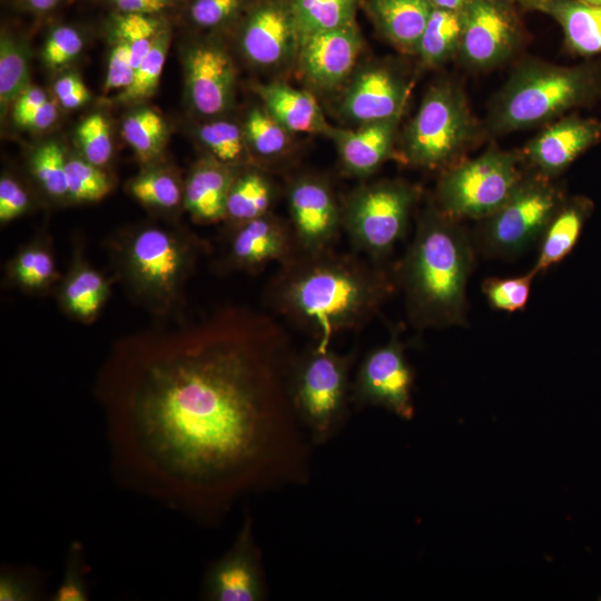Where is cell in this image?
<instances>
[{"instance_id": "cell-56", "label": "cell", "mask_w": 601, "mask_h": 601, "mask_svg": "<svg viewBox=\"0 0 601 601\" xmlns=\"http://www.w3.org/2000/svg\"><path fill=\"white\" fill-rule=\"evenodd\" d=\"M599 600L601 601V597L599 598Z\"/></svg>"}, {"instance_id": "cell-33", "label": "cell", "mask_w": 601, "mask_h": 601, "mask_svg": "<svg viewBox=\"0 0 601 601\" xmlns=\"http://www.w3.org/2000/svg\"><path fill=\"white\" fill-rule=\"evenodd\" d=\"M128 189L146 207L171 211L184 205V188L176 176L161 168L142 171L130 180Z\"/></svg>"}, {"instance_id": "cell-37", "label": "cell", "mask_w": 601, "mask_h": 601, "mask_svg": "<svg viewBox=\"0 0 601 601\" xmlns=\"http://www.w3.org/2000/svg\"><path fill=\"white\" fill-rule=\"evenodd\" d=\"M67 161L57 141L38 146L30 156V170L43 191L53 198H68Z\"/></svg>"}, {"instance_id": "cell-44", "label": "cell", "mask_w": 601, "mask_h": 601, "mask_svg": "<svg viewBox=\"0 0 601 601\" xmlns=\"http://www.w3.org/2000/svg\"><path fill=\"white\" fill-rule=\"evenodd\" d=\"M78 144L83 158L104 167L112 156V141L107 119L101 114L85 118L77 128Z\"/></svg>"}, {"instance_id": "cell-11", "label": "cell", "mask_w": 601, "mask_h": 601, "mask_svg": "<svg viewBox=\"0 0 601 601\" xmlns=\"http://www.w3.org/2000/svg\"><path fill=\"white\" fill-rule=\"evenodd\" d=\"M414 371L407 362L405 345L394 332L384 345L368 352L352 382V403L358 407L377 406L403 420L414 416Z\"/></svg>"}, {"instance_id": "cell-3", "label": "cell", "mask_w": 601, "mask_h": 601, "mask_svg": "<svg viewBox=\"0 0 601 601\" xmlns=\"http://www.w3.org/2000/svg\"><path fill=\"white\" fill-rule=\"evenodd\" d=\"M474 248L460 220L437 207L421 216L396 272L408 318L416 328L465 322L466 285L474 265Z\"/></svg>"}, {"instance_id": "cell-42", "label": "cell", "mask_w": 601, "mask_h": 601, "mask_svg": "<svg viewBox=\"0 0 601 601\" xmlns=\"http://www.w3.org/2000/svg\"><path fill=\"white\" fill-rule=\"evenodd\" d=\"M533 269L528 273L508 278L491 277L483 282L482 290L489 304L499 311L516 312L525 307L530 295Z\"/></svg>"}, {"instance_id": "cell-9", "label": "cell", "mask_w": 601, "mask_h": 601, "mask_svg": "<svg viewBox=\"0 0 601 601\" xmlns=\"http://www.w3.org/2000/svg\"><path fill=\"white\" fill-rule=\"evenodd\" d=\"M473 131L462 91L450 82L432 86L403 135V157L415 167L435 169L453 161Z\"/></svg>"}, {"instance_id": "cell-45", "label": "cell", "mask_w": 601, "mask_h": 601, "mask_svg": "<svg viewBox=\"0 0 601 601\" xmlns=\"http://www.w3.org/2000/svg\"><path fill=\"white\" fill-rule=\"evenodd\" d=\"M83 40L80 33L68 26L55 28L43 46L45 62L57 68L73 60L82 50Z\"/></svg>"}, {"instance_id": "cell-4", "label": "cell", "mask_w": 601, "mask_h": 601, "mask_svg": "<svg viewBox=\"0 0 601 601\" xmlns=\"http://www.w3.org/2000/svg\"><path fill=\"white\" fill-rule=\"evenodd\" d=\"M205 248L198 236L156 224L122 230L108 243L117 279L159 319L179 316L185 285Z\"/></svg>"}, {"instance_id": "cell-38", "label": "cell", "mask_w": 601, "mask_h": 601, "mask_svg": "<svg viewBox=\"0 0 601 601\" xmlns=\"http://www.w3.org/2000/svg\"><path fill=\"white\" fill-rule=\"evenodd\" d=\"M170 43V31L162 27L156 40L135 70L131 85L121 91L119 99L124 102H135L149 98L158 87Z\"/></svg>"}, {"instance_id": "cell-43", "label": "cell", "mask_w": 601, "mask_h": 601, "mask_svg": "<svg viewBox=\"0 0 601 601\" xmlns=\"http://www.w3.org/2000/svg\"><path fill=\"white\" fill-rule=\"evenodd\" d=\"M42 573L30 565H4L0 571L1 601H35L45 597Z\"/></svg>"}, {"instance_id": "cell-31", "label": "cell", "mask_w": 601, "mask_h": 601, "mask_svg": "<svg viewBox=\"0 0 601 601\" xmlns=\"http://www.w3.org/2000/svg\"><path fill=\"white\" fill-rule=\"evenodd\" d=\"M361 0H289L299 40L355 21Z\"/></svg>"}, {"instance_id": "cell-25", "label": "cell", "mask_w": 601, "mask_h": 601, "mask_svg": "<svg viewBox=\"0 0 601 601\" xmlns=\"http://www.w3.org/2000/svg\"><path fill=\"white\" fill-rule=\"evenodd\" d=\"M365 4L391 42L402 50L416 52L433 9L427 0H366Z\"/></svg>"}, {"instance_id": "cell-48", "label": "cell", "mask_w": 601, "mask_h": 601, "mask_svg": "<svg viewBox=\"0 0 601 601\" xmlns=\"http://www.w3.org/2000/svg\"><path fill=\"white\" fill-rule=\"evenodd\" d=\"M31 201L22 185L10 176L0 179V221L10 223L30 208Z\"/></svg>"}, {"instance_id": "cell-13", "label": "cell", "mask_w": 601, "mask_h": 601, "mask_svg": "<svg viewBox=\"0 0 601 601\" xmlns=\"http://www.w3.org/2000/svg\"><path fill=\"white\" fill-rule=\"evenodd\" d=\"M289 225L303 254L333 249L343 229L342 204L321 177L303 175L287 186Z\"/></svg>"}, {"instance_id": "cell-54", "label": "cell", "mask_w": 601, "mask_h": 601, "mask_svg": "<svg viewBox=\"0 0 601 601\" xmlns=\"http://www.w3.org/2000/svg\"><path fill=\"white\" fill-rule=\"evenodd\" d=\"M59 0H27L28 4L37 11H48L52 9Z\"/></svg>"}, {"instance_id": "cell-55", "label": "cell", "mask_w": 601, "mask_h": 601, "mask_svg": "<svg viewBox=\"0 0 601 601\" xmlns=\"http://www.w3.org/2000/svg\"><path fill=\"white\" fill-rule=\"evenodd\" d=\"M582 3L601 8V0H578Z\"/></svg>"}, {"instance_id": "cell-7", "label": "cell", "mask_w": 601, "mask_h": 601, "mask_svg": "<svg viewBox=\"0 0 601 601\" xmlns=\"http://www.w3.org/2000/svg\"><path fill=\"white\" fill-rule=\"evenodd\" d=\"M418 190L402 180L355 188L342 204L343 229L354 252L383 264L404 236Z\"/></svg>"}, {"instance_id": "cell-16", "label": "cell", "mask_w": 601, "mask_h": 601, "mask_svg": "<svg viewBox=\"0 0 601 601\" xmlns=\"http://www.w3.org/2000/svg\"><path fill=\"white\" fill-rule=\"evenodd\" d=\"M231 229L223 259L225 269L256 273L298 254L289 223L272 211Z\"/></svg>"}, {"instance_id": "cell-51", "label": "cell", "mask_w": 601, "mask_h": 601, "mask_svg": "<svg viewBox=\"0 0 601 601\" xmlns=\"http://www.w3.org/2000/svg\"><path fill=\"white\" fill-rule=\"evenodd\" d=\"M121 13L154 14L167 9L170 0H111Z\"/></svg>"}, {"instance_id": "cell-47", "label": "cell", "mask_w": 601, "mask_h": 601, "mask_svg": "<svg viewBox=\"0 0 601 601\" xmlns=\"http://www.w3.org/2000/svg\"><path fill=\"white\" fill-rule=\"evenodd\" d=\"M117 40L108 59L105 92L118 89L124 91L131 85L135 77L129 48L122 40Z\"/></svg>"}, {"instance_id": "cell-41", "label": "cell", "mask_w": 601, "mask_h": 601, "mask_svg": "<svg viewBox=\"0 0 601 601\" xmlns=\"http://www.w3.org/2000/svg\"><path fill=\"white\" fill-rule=\"evenodd\" d=\"M88 574L85 546L80 541L75 540L67 549L63 574L57 589L50 595V600L88 601L90 599Z\"/></svg>"}, {"instance_id": "cell-35", "label": "cell", "mask_w": 601, "mask_h": 601, "mask_svg": "<svg viewBox=\"0 0 601 601\" xmlns=\"http://www.w3.org/2000/svg\"><path fill=\"white\" fill-rule=\"evenodd\" d=\"M198 137L210 156L231 167L249 160V149L242 127L228 120L206 122L198 129Z\"/></svg>"}, {"instance_id": "cell-36", "label": "cell", "mask_w": 601, "mask_h": 601, "mask_svg": "<svg viewBox=\"0 0 601 601\" xmlns=\"http://www.w3.org/2000/svg\"><path fill=\"white\" fill-rule=\"evenodd\" d=\"M28 55L22 43L9 36L0 41V105L4 112L30 86Z\"/></svg>"}, {"instance_id": "cell-17", "label": "cell", "mask_w": 601, "mask_h": 601, "mask_svg": "<svg viewBox=\"0 0 601 601\" xmlns=\"http://www.w3.org/2000/svg\"><path fill=\"white\" fill-rule=\"evenodd\" d=\"M408 96L406 81L384 66H368L355 73L339 101L338 111L359 126L401 117Z\"/></svg>"}, {"instance_id": "cell-20", "label": "cell", "mask_w": 601, "mask_h": 601, "mask_svg": "<svg viewBox=\"0 0 601 601\" xmlns=\"http://www.w3.org/2000/svg\"><path fill=\"white\" fill-rule=\"evenodd\" d=\"M400 118L368 122L355 129L331 126L329 137L343 169L354 177H368L391 156Z\"/></svg>"}, {"instance_id": "cell-34", "label": "cell", "mask_w": 601, "mask_h": 601, "mask_svg": "<svg viewBox=\"0 0 601 601\" xmlns=\"http://www.w3.org/2000/svg\"><path fill=\"white\" fill-rule=\"evenodd\" d=\"M166 131L162 117L149 108L131 112L122 124L124 139L144 162H150L160 155Z\"/></svg>"}, {"instance_id": "cell-26", "label": "cell", "mask_w": 601, "mask_h": 601, "mask_svg": "<svg viewBox=\"0 0 601 601\" xmlns=\"http://www.w3.org/2000/svg\"><path fill=\"white\" fill-rule=\"evenodd\" d=\"M591 211V203L574 198L562 204L540 238V248L532 267L538 275L565 258L575 246Z\"/></svg>"}, {"instance_id": "cell-10", "label": "cell", "mask_w": 601, "mask_h": 601, "mask_svg": "<svg viewBox=\"0 0 601 601\" xmlns=\"http://www.w3.org/2000/svg\"><path fill=\"white\" fill-rule=\"evenodd\" d=\"M524 176L515 155L490 149L450 167L441 177L437 208L451 218L484 219L511 196Z\"/></svg>"}, {"instance_id": "cell-39", "label": "cell", "mask_w": 601, "mask_h": 601, "mask_svg": "<svg viewBox=\"0 0 601 601\" xmlns=\"http://www.w3.org/2000/svg\"><path fill=\"white\" fill-rule=\"evenodd\" d=\"M112 187L101 167L85 158L71 157L67 161L68 198L76 203H93L108 195Z\"/></svg>"}, {"instance_id": "cell-14", "label": "cell", "mask_w": 601, "mask_h": 601, "mask_svg": "<svg viewBox=\"0 0 601 601\" xmlns=\"http://www.w3.org/2000/svg\"><path fill=\"white\" fill-rule=\"evenodd\" d=\"M246 59L263 69H279L297 58L299 37L289 0H262L247 14L240 30Z\"/></svg>"}, {"instance_id": "cell-46", "label": "cell", "mask_w": 601, "mask_h": 601, "mask_svg": "<svg viewBox=\"0 0 601 601\" xmlns=\"http://www.w3.org/2000/svg\"><path fill=\"white\" fill-rule=\"evenodd\" d=\"M242 6L243 0H194L189 16L197 26L214 28L235 18Z\"/></svg>"}, {"instance_id": "cell-32", "label": "cell", "mask_w": 601, "mask_h": 601, "mask_svg": "<svg viewBox=\"0 0 601 601\" xmlns=\"http://www.w3.org/2000/svg\"><path fill=\"white\" fill-rule=\"evenodd\" d=\"M243 130L249 152L263 160L275 161L289 150L292 134L264 107L249 110Z\"/></svg>"}, {"instance_id": "cell-23", "label": "cell", "mask_w": 601, "mask_h": 601, "mask_svg": "<svg viewBox=\"0 0 601 601\" xmlns=\"http://www.w3.org/2000/svg\"><path fill=\"white\" fill-rule=\"evenodd\" d=\"M263 107L290 134L327 136V124L316 98L307 90L280 81L258 87Z\"/></svg>"}, {"instance_id": "cell-2", "label": "cell", "mask_w": 601, "mask_h": 601, "mask_svg": "<svg viewBox=\"0 0 601 601\" xmlns=\"http://www.w3.org/2000/svg\"><path fill=\"white\" fill-rule=\"evenodd\" d=\"M393 292V279L383 264L333 248L298 253L279 265L265 300L323 352L338 335L363 328Z\"/></svg>"}, {"instance_id": "cell-52", "label": "cell", "mask_w": 601, "mask_h": 601, "mask_svg": "<svg viewBox=\"0 0 601 601\" xmlns=\"http://www.w3.org/2000/svg\"><path fill=\"white\" fill-rule=\"evenodd\" d=\"M45 91L37 87H29L24 92H22L19 98L14 101L13 107V118L17 122L38 106L43 104L47 100Z\"/></svg>"}, {"instance_id": "cell-24", "label": "cell", "mask_w": 601, "mask_h": 601, "mask_svg": "<svg viewBox=\"0 0 601 601\" xmlns=\"http://www.w3.org/2000/svg\"><path fill=\"white\" fill-rule=\"evenodd\" d=\"M75 248L72 260L59 288L61 309L82 323L97 318L110 294V282Z\"/></svg>"}, {"instance_id": "cell-1", "label": "cell", "mask_w": 601, "mask_h": 601, "mask_svg": "<svg viewBox=\"0 0 601 601\" xmlns=\"http://www.w3.org/2000/svg\"><path fill=\"white\" fill-rule=\"evenodd\" d=\"M170 318L114 343L95 381L117 482L209 526L249 495L308 484L282 325L237 306Z\"/></svg>"}, {"instance_id": "cell-50", "label": "cell", "mask_w": 601, "mask_h": 601, "mask_svg": "<svg viewBox=\"0 0 601 601\" xmlns=\"http://www.w3.org/2000/svg\"><path fill=\"white\" fill-rule=\"evenodd\" d=\"M58 109L53 100L47 99L27 116L17 121L21 127L31 129H46L50 127L57 119Z\"/></svg>"}, {"instance_id": "cell-40", "label": "cell", "mask_w": 601, "mask_h": 601, "mask_svg": "<svg viewBox=\"0 0 601 601\" xmlns=\"http://www.w3.org/2000/svg\"><path fill=\"white\" fill-rule=\"evenodd\" d=\"M161 28L151 14L122 13L117 18V37L128 46L135 70L151 49Z\"/></svg>"}, {"instance_id": "cell-19", "label": "cell", "mask_w": 601, "mask_h": 601, "mask_svg": "<svg viewBox=\"0 0 601 601\" xmlns=\"http://www.w3.org/2000/svg\"><path fill=\"white\" fill-rule=\"evenodd\" d=\"M463 17L460 50L469 63L489 67L511 55L516 41L515 24L497 2L471 0Z\"/></svg>"}, {"instance_id": "cell-28", "label": "cell", "mask_w": 601, "mask_h": 601, "mask_svg": "<svg viewBox=\"0 0 601 601\" xmlns=\"http://www.w3.org/2000/svg\"><path fill=\"white\" fill-rule=\"evenodd\" d=\"M274 198V184L264 170L237 171L228 193L225 219L236 227L262 217L270 213Z\"/></svg>"}, {"instance_id": "cell-53", "label": "cell", "mask_w": 601, "mask_h": 601, "mask_svg": "<svg viewBox=\"0 0 601 601\" xmlns=\"http://www.w3.org/2000/svg\"><path fill=\"white\" fill-rule=\"evenodd\" d=\"M433 8L463 11L471 0H427Z\"/></svg>"}, {"instance_id": "cell-6", "label": "cell", "mask_w": 601, "mask_h": 601, "mask_svg": "<svg viewBox=\"0 0 601 601\" xmlns=\"http://www.w3.org/2000/svg\"><path fill=\"white\" fill-rule=\"evenodd\" d=\"M583 68L532 62L521 66L494 104L491 122L496 131L541 124L583 101L593 88Z\"/></svg>"}, {"instance_id": "cell-49", "label": "cell", "mask_w": 601, "mask_h": 601, "mask_svg": "<svg viewBox=\"0 0 601 601\" xmlns=\"http://www.w3.org/2000/svg\"><path fill=\"white\" fill-rule=\"evenodd\" d=\"M55 93L62 107L75 109L89 100L90 92L76 73H67L55 83Z\"/></svg>"}, {"instance_id": "cell-27", "label": "cell", "mask_w": 601, "mask_h": 601, "mask_svg": "<svg viewBox=\"0 0 601 601\" xmlns=\"http://www.w3.org/2000/svg\"><path fill=\"white\" fill-rule=\"evenodd\" d=\"M533 3L558 20L573 50L582 55L601 52V8L578 0H535Z\"/></svg>"}, {"instance_id": "cell-15", "label": "cell", "mask_w": 601, "mask_h": 601, "mask_svg": "<svg viewBox=\"0 0 601 601\" xmlns=\"http://www.w3.org/2000/svg\"><path fill=\"white\" fill-rule=\"evenodd\" d=\"M363 48L356 22L299 40L297 63L305 81L318 91H332L352 73Z\"/></svg>"}, {"instance_id": "cell-22", "label": "cell", "mask_w": 601, "mask_h": 601, "mask_svg": "<svg viewBox=\"0 0 601 601\" xmlns=\"http://www.w3.org/2000/svg\"><path fill=\"white\" fill-rule=\"evenodd\" d=\"M237 169L209 156L200 159L184 186V207L195 221L225 219L227 197Z\"/></svg>"}, {"instance_id": "cell-8", "label": "cell", "mask_w": 601, "mask_h": 601, "mask_svg": "<svg viewBox=\"0 0 601 601\" xmlns=\"http://www.w3.org/2000/svg\"><path fill=\"white\" fill-rule=\"evenodd\" d=\"M562 204V194L550 177H523L506 201L482 219L474 246L486 257L516 256L540 240Z\"/></svg>"}, {"instance_id": "cell-30", "label": "cell", "mask_w": 601, "mask_h": 601, "mask_svg": "<svg viewBox=\"0 0 601 601\" xmlns=\"http://www.w3.org/2000/svg\"><path fill=\"white\" fill-rule=\"evenodd\" d=\"M463 26V11L433 8L416 49L423 63L440 65L460 49Z\"/></svg>"}, {"instance_id": "cell-29", "label": "cell", "mask_w": 601, "mask_h": 601, "mask_svg": "<svg viewBox=\"0 0 601 601\" xmlns=\"http://www.w3.org/2000/svg\"><path fill=\"white\" fill-rule=\"evenodd\" d=\"M7 274L11 283L22 290H47L58 279L48 238L39 236L23 245L8 264Z\"/></svg>"}, {"instance_id": "cell-21", "label": "cell", "mask_w": 601, "mask_h": 601, "mask_svg": "<svg viewBox=\"0 0 601 601\" xmlns=\"http://www.w3.org/2000/svg\"><path fill=\"white\" fill-rule=\"evenodd\" d=\"M601 135V125L593 120L566 118L541 132L526 148L533 167L546 177L565 169Z\"/></svg>"}, {"instance_id": "cell-12", "label": "cell", "mask_w": 601, "mask_h": 601, "mask_svg": "<svg viewBox=\"0 0 601 601\" xmlns=\"http://www.w3.org/2000/svg\"><path fill=\"white\" fill-rule=\"evenodd\" d=\"M200 595L209 601H263L268 585L263 553L254 534V519L244 512L230 546L206 569Z\"/></svg>"}, {"instance_id": "cell-5", "label": "cell", "mask_w": 601, "mask_h": 601, "mask_svg": "<svg viewBox=\"0 0 601 601\" xmlns=\"http://www.w3.org/2000/svg\"><path fill=\"white\" fill-rule=\"evenodd\" d=\"M356 353L318 351L313 345L293 356L288 387L294 411L313 446L331 441L343 427L352 403L351 371Z\"/></svg>"}, {"instance_id": "cell-18", "label": "cell", "mask_w": 601, "mask_h": 601, "mask_svg": "<svg viewBox=\"0 0 601 601\" xmlns=\"http://www.w3.org/2000/svg\"><path fill=\"white\" fill-rule=\"evenodd\" d=\"M186 86L193 108L214 117L227 111L235 95V68L228 52L217 42L193 46L185 60Z\"/></svg>"}]
</instances>
